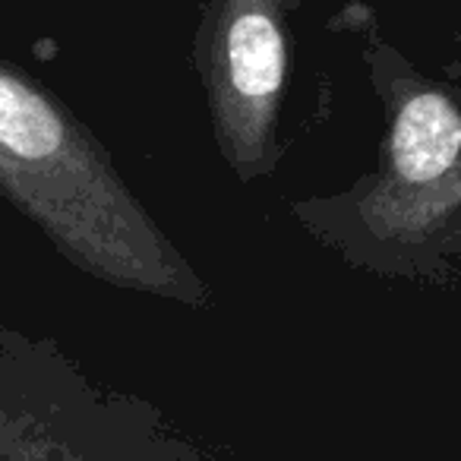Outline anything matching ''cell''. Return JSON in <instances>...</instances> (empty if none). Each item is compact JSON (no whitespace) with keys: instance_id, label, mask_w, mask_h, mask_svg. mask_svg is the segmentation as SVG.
Segmentation results:
<instances>
[{"instance_id":"7a4b0ae2","label":"cell","mask_w":461,"mask_h":461,"mask_svg":"<svg viewBox=\"0 0 461 461\" xmlns=\"http://www.w3.org/2000/svg\"><path fill=\"white\" fill-rule=\"evenodd\" d=\"M199 60L224 158L244 180L259 177L276 161L288 70L285 0H212Z\"/></svg>"},{"instance_id":"6da1fadb","label":"cell","mask_w":461,"mask_h":461,"mask_svg":"<svg viewBox=\"0 0 461 461\" xmlns=\"http://www.w3.org/2000/svg\"><path fill=\"white\" fill-rule=\"evenodd\" d=\"M0 193L86 272L121 288L209 303L83 123L0 60Z\"/></svg>"},{"instance_id":"3957f363","label":"cell","mask_w":461,"mask_h":461,"mask_svg":"<svg viewBox=\"0 0 461 461\" xmlns=\"http://www.w3.org/2000/svg\"><path fill=\"white\" fill-rule=\"evenodd\" d=\"M389 165L366 215L383 230L423 228L461 203V111L436 89H417L398 104Z\"/></svg>"}]
</instances>
